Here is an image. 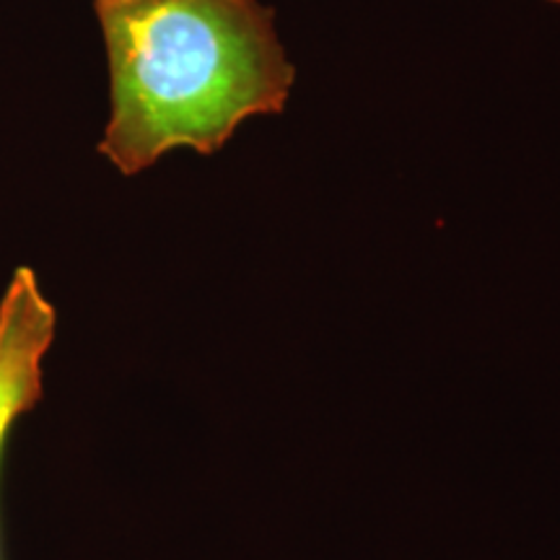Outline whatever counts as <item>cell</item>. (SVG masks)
Returning a JSON list of instances; mask_svg holds the SVG:
<instances>
[{
    "label": "cell",
    "instance_id": "6da1fadb",
    "mask_svg": "<svg viewBox=\"0 0 560 560\" xmlns=\"http://www.w3.org/2000/svg\"><path fill=\"white\" fill-rule=\"evenodd\" d=\"M96 16L109 70L100 153L117 172L177 149L208 156L289 102L296 68L260 0H117Z\"/></svg>",
    "mask_w": 560,
    "mask_h": 560
},
{
    "label": "cell",
    "instance_id": "3957f363",
    "mask_svg": "<svg viewBox=\"0 0 560 560\" xmlns=\"http://www.w3.org/2000/svg\"><path fill=\"white\" fill-rule=\"evenodd\" d=\"M107 3H117V0H94V5H107Z\"/></svg>",
    "mask_w": 560,
    "mask_h": 560
},
{
    "label": "cell",
    "instance_id": "277c9868",
    "mask_svg": "<svg viewBox=\"0 0 560 560\" xmlns=\"http://www.w3.org/2000/svg\"><path fill=\"white\" fill-rule=\"evenodd\" d=\"M550 3H556V5H560V0H550Z\"/></svg>",
    "mask_w": 560,
    "mask_h": 560
},
{
    "label": "cell",
    "instance_id": "7a4b0ae2",
    "mask_svg": "<svg viewBox=\"0 0 560 560\" xmlns=\"http://www.w3.org/2000/svg\"><path fill=\"white\" fill-rule=\"evenodd\" d=\"M58 335V310L37 272L21 265L0 299V465L13 425L45 397V359Z\"/></svg>",
    "mask_w": 560,
    "mask_h": 560
}]
</instances>
